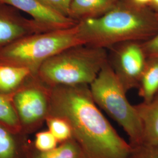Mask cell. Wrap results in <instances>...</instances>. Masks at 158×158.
<instances>
[{
	"mask_svg": "<svg viewBox=\"0 0 158 158\" xmlns=\"http://www.w3.org/2000/svg\"><path fill=\"white\" fill-rule=\"evenodd\" d=\"M48 116L64 119L84 158H132L127 143L98 107L89 85L49 87Z\"/></svg>",
	"mask_w": 158,
	"mask_h": 158,
	"instance_id": "6da1fadb",
	"label": "cell"
},
{
	"mask_svg": "<svg viewBox=\"0 0 158 158\" xmlns=\"http://www.w3.org/2000/svg\"><path fill=\"white\" fill-rule=\"evenodd\" d=\"M83 44L106 49L128 42H145L158 32V15L149 7L117 4L101 16L77 23Z\"/></svg>",
	"mask_w": 158,
	"mask_h": 158,
	"instance_id": "7a4b0ae2",
	"label": "cell"
},
{
	"mask_svg": "<svg viewBox=\"0 0 158 158\" xmlns=\"http://www.w3.org/2000/svg\"><path fill=\"white\" fill-rule=\"evenodd\" d=\"M108 62L105 48L84 44L68 48L48 59L34 76L48 87L90 85Z\"/></svg>",
	"mask_w": 158,
	"mask_h": 158,
	"instance_id": "3957f363",
	"label": "cell"
},
{
	"mask_svg": "<svg viewBox=\"0 0 158 158\" xmlns=\"http://www.w3.org/2000/svg\"><path fill=\"white\" fill-rule=\"evenodd\" d=\"M84 45L77 23L67 28L31 35L0 50V65L23 66L33 75L46 60L68 48Z\"/></svg>",
	"mask_w": 158,
	"mask_h": 158,
	"instance_id": "277c9868",
	"label": "cell"
},
{
	"mask_svg": "<svg viewBox=\"0 0 158 158\" xmlns=\"http://www.w3.org/2000/svg\"><path fill=\"white\" fill-rule=\"evenodd\" d=\"M89 87L97 105L123 128L131 146L141 145L143 134L139 114L128 102L123 85L108 62Z\"/></svg>",
	"mask_w": 158,
	"mask_h": 158,
	"instance_id": "5b68a950",
	"label": "cell"
},
{
	"mask_svg": "<svg viewBox=\"0 0 158 158\" xmlns=\"http://www.w3.org/2000/svg\"><path fill=\"white\" fill-rule=\"evenodd\" d=\"M12 95L21 124H36L49 114V87L31 75Z\"/></svg>",
	"mask_w": 158,
	"mask_h": 158,
	"instance_id": "8992f818",
	"label": "cell"
},
{
	"mask_svg": "<svg viewBox=\"0 0 158 158\" xmlns=\"http://www.w3.org/2000/svg\"><path fill=\"white\" fill-rule=\"evenodd\" d=\"M54 29L23 17L14 7L0 2V50L31 35Z\"/></svg>",
	"mask_w": 158,
	"mask_h": 158,
	"instance_id": "52a82bcc",
	"label": "cell"
},
{
	"mask_svg": "<svg viewBox=\"0 0 158 158\" xmlns=\"http://www.w3.org/2000/svg\"><path fill=\"white\" fill-rule=\"evenodd\" d=\"M123 44L116 53L113 68L127 91L139 85L147 57L141 42H128Z\"/></svg>",
	"mask_w": 158,
	"mask_h": 158,
	"instance_id": "ba28073f",
	"label": "cell"
},
{
	"mask_svg": "<svg viewBox=\"0 0 158 158\" xmlns=\"http://www.w3.org/2000/svg\"><path fill=\"white\" fill-rule=\"evenodd\" d=\"M0 2L28 14L35 21L52 29L67 28L78 23L69 17L63 16L51 10L38 0H0Z\"/></svg>",
	"mask_w": 158,
	"mask_h": 158,
	"instance_id": "9c48e42d",
	"label": "cell"
},
{
	"mask_svg": "<svg viewBox=\"0 0 158 158\" xmlns=\"http://www.w3.org/2000/svg\"><path fill=\"white\" fill-rule=\"evenodd\" d=\"M141 121L143 141L158 147V94L151 102L135 106Z\"/></svg>",
	"mask_w": 158,
	"mask_h": 158,
	"instance_id": "30bf717a",
	"label": "cell"
},
{
	"mask_svg": "<svg viewBox=\"0 0 158 158\" xmlns=\"http://www.w3.org/2000/svg\"><path fill=\"white\" fill-rule=\"evenodd\" d=\"M117 5L116 0H72L70 18L79 22L99 17Z\"/></svg>",
	"mask_w": 158,
	"mask_h": 158,
	"instance_id": "8fae6325",
	"label": "cell"
},
{
	"mask_svg": "<svg viewBox=\"0 0 158 158\" xmlns=\"http://www.w3.org/2000/svg\"><path fill=\"white\" fill-rule=\"evenodd\" d=\"M33 73L29 68L0 65V93L11 94Z\"/></svg>",
	"mask_w": 158,
	"mask_h": 158,
	"instance_id": "7c38bea8",
	"label": "cell"
},
{
	"mask_svg": "<svg viewBox=\"0 0 158 158\" xmlns=\"http://www.w3.org/2000/svg\"><path fill=\"white\" fill-rule=\"evenodd\" d=\"M139 96L144 102H151L158 94V56L147 57L139 81Z\"/></svg>",
	"mask_w": 158,
	"mask_h": 158,
	"instance_id": "4fadbf2b",
	"label": "cell"
},
{
	"mask_svg": "<svg viewBox=\"0 0 158 158\" xmlns=\"http://www.w3.org/2000/svg\"><path fill=\"white\" fill-rule=\"evenodd\" d=\"M0 124L12 133L21 130V123L12 100L11 94L0 93Z\"/></svg>",
	"mask_w": 158,
	"mask_h": 158,
	"instance_id": "5bb4252c",
	"label": "cell"
},
{
	"mask_svg": "<svg viewBox=\"0 0 158 158\" xmlns=\"http://www.w3.org/2000/svg\"><path fill=\"white\" fill-rule=\"evenodd\" d=\"M34 158H84V156L78 143L72 138L49 151L40 152Z\"/></svg>",
	"mask_w": 158,
	"mask_h": 158,
	"instance_id": "9a60e30c",
	"label": "cell"
},
{
	"mask_svg": "<svg viewBox=\"0 0 158 158\" xmlns=\"http://www.w3.org/2000/svg\"><path fill=\"white\" fill-rule=\"evenodd\" d=\"M46 119L49 131L56 138L57 141L64 142L73 138L71 127L66 120L51 115L48 116Z\"/></svg>",
	"mask_w": 158,
	"mask_h": 158,
	"instance_id": "2e32d148",
	"label": "cell"
},
{
	"mask_svg": "<svg viewBox=\"0 0 158 158\" xmlns=\"http://www.w3.org/2000/svg\"><path fill=\"white\" fill-rule=\"evenodd\" d=\"M12 134L0 124V158H17V144Z\"/></svg>",
	"mask_w": 158,
	"mask_h": 158,
	"instance_id": "e0dca14e",
	"label": "cell"
},
{
	"mask_svg": "<svg viewBox=\"0 0 158 158\" xmlns=\"http://www.w3.org/2000/svg\"><path fill=\"white\" fill-rule=\"evenodd\" d=\"M57 140L49 131H43L36 135L35 145L40 152H47L57 147Z\"/></svg>",
	"mask_w": 158,
	"mask_h": 158,
	"instance_id": "ac0fdd59",
	"label": "cell"
},
{
	"mask_svg": "<svg viewBox=\"0 0 158 158\" xmlns=\"http://www.w3.org/2000/svg\"><path fill=\"white\" fill-rule=\"evenodd\" d=\"M40 2L49 8L64 17L70 18V6L72 0H38Z\"/></svg>",
	"mask_w": 158,
	"mask_h": 158,
	"instance_id": "d6986e66",
	"label": "cell"
},
{
	"mask_svg": "<svg viewBox=\"0 0 158 158\" xmlns=\"http://www.w3.org/2000/svg\"><path fill=\"white\" fill-rule=\"evenodd\" d=\"M147 57L158 56V32L152 38L141 42Z\"/></svg>",
	"mask_w": 158,
	"mask_h": 158,
	"instance_id": "ffe728a7",
	"label": "cell"
},
{
	"mask_svg": "<svg viewBox=\"0 0 158 158\" xmlns=\"http://www.w3.org/2000/svg\"><path fill=\"white\" fill-rule=\"evenodd\" d=\"M152 0H131L133 4L141 7L151 6Z\"/></svg>",
	"mask_w": 158,
	"mask_h": 158,
	"instance_id": "44dd1931",
	"label": "cell"
},
{
	"mask_svg": "<svg viewBox=\"0 0 158 158\" xmlns=\"http://www.w3.org/2000/svg\"><path fill=\"white\" fill-rule=\"evenodd\" d=\"M151 6L152 8L153 11L158 15V0H152Z\"/></svg>",
	"mask_w": 158,
	"mask_h": 158,
	"instance_id": "7402d4cb",
	"label": "cell"
},
{
	"mask_svg": "<svg viewBox=\"0 0 158 158\" xmlns=\"http://www.w3.org/2000/svg\"><path fill=\"white\" fill-rule=\"evenodd\" d=\"M147 156H143V158H158V151H153L152 152L149 153Z\"/></svg>",
	"mask_w": 158,
	"mask_h": 158,
	"instance_id": "603a6c76",
	"label": "cell"
},
{
	"mask_svg": "<svg viewBox=\"0 0 158 158\" xmlns=\"http://www.w3.org/2000/svg\"></svg>",
	"mask_w": 158,
	"mask_h": 158,
	"instance_id": "cb8c5ba5",
	"label": "cell"
}]
</instances>
